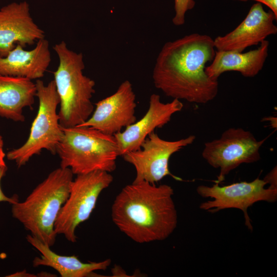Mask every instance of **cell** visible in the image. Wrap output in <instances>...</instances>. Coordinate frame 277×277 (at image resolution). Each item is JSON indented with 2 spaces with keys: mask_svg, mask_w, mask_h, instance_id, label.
Returning a JSON list of instances; mask_svg holds the SVG:
<instances>
[{
  "mask_svg": "<svg viewBox=\"0 0 277 277\" xmlns=\"http://www.w3.org/2000/svg\"><path fill=\"white\" fill-rule=\"evenodd\" d=\"M62 129L63 135L56 149L61 167L69 168L76 175L115 169L120 155L114 135L89 126Z\"/></svg>",
  "mask_w": 277,
  "mask_h": 277,
  "instance_id": "cell-5",
  "label": "cell"
},
{
  "mask_svg": "<svg viewBox=\"0 0 277 277\" xmlns=\"http://www.w3.org/2000/svg\"><path fill=\"white\" fill-rule=\"evenodd\" d=\"M241 2L253 1L256 3H260L269 7L274 14L277 16V0H234Z\"/></svg>",
  "mask_w": 277,
  "mask_h": 277,
  "instance_id": "cell-22",
  "label": "cell"
},
{
  "mask_svg": "<svg viewBox=\"0 0 277 277\" xmlns=\"http://www.w3.org/2000/svg\"><path fill=\"white\" fill-rule=\"evenodd\" d=\"M73 176L69 168L60 167L51 172L23 202L12 204L13 217L49 247L55 243V223L69 195Z\"/></svg>",
  "mask_w": 277,
  "mask_h": 277,
  "instance_id": "cell-3",
  "label": "cell"
},
{
  "mask_svg": "<svg viewBox=\"0 0 277 277\" xmlns=\"http://www.w3.org/2000/svg\"><path fill=\"white\" fill-rule=\"evenodd\" d=\"M27 241L41 253L35 257L33 266L50 267L57 271L62 277H86L96 274L94 271L105 270L110 266V259L98 262L84 263L75 255L65 256L53 252L50 247L46 245L35 236L27 235Z\"/></svg>",
  "mask_w": 277,
  "mask_h": 277,
  "instance_id": "cell-17",
  "label": "cell"
},
{
  "mask_svg": "<svg viewBox=\"0 0 277 277\" xmlns=\"http://www.w3.org/2000/svg\"><path fill=\"white\" fill-rule=\"evenodd\" d=\"M5 154L3 151V147H0V166H5L4 157Z\"/></svg>",
  "mask_w": 277,
  "mask_h": 277,
  "instance_id": "cell-23",
  "label": "cell"
},
{
  "mask_svg": "<svg viewBox=\"0 0 277 277\" xmlns=\"http://www.w3.org/2000/svg\"><path fill=\"white\" fill-rule=\"evenodd\" d=\"M215 49L210 36L197 33L166 42L153 69L154 86L173 99L196 104L213 100L218 93V80L210 78L205 68L212 61Z\"/></svg>",
  "mask_w": 277,
  "mask_h": 277,
  "instance_id": "cell-1",
  "label": "cell"
},
{
  "mask_svg": "<svg viewBox=\"0 0 277 277\" xmlns=\"http://www.w3.org/2000/svg\"><path fill=\"white\" fill-rule=\"evenodd\" d=\"M266 185L263 179L257 177L250 182H240L224 186L217 183L212 186L200 185L197 193L203 197L213 199L201 203L200 208L212 213L228 208L240 209L244 213L245 225L252 231L248 208L258 202L273 203L277 200V189L266 188Z\"/></svg>",
  "mask_w": 277,
  "mask_h": 277,
  "instance_id": "cell-9",
  "label": "cell"
},
{
  "mask_svg": "<svg viewBox=\"0 0 277 277\" xmlns=\"http://www.w3.org/2000/svg\"><path fill=\"white\" fill-rule=\"evenodd\" d=\"M53 49L59 61L53 80L60 100V124L63 127L78 126L94 111L91 98L95 83L83 73L85 66L82 53L70 49L65 41L56 44Z\"/></svg>",
  "mask_w": 277,
  "mask_h": 277,
  "instance_id": "cell-4",
  "label": "cell"
},
{
  "mask_svg": "<svg viewBox=\"0 0 277 277\" xmlns=\"http://www.w3.org/2000/svg\"><path fill=\"white\" fill-rule=\"evenodd\" d=\"M45 38V32L33 21L29 4L13 2L0 9V57L20 45L23 48Z\"/></svg>",
  "mask_w": 277,
  "mask_h": 277,
  "instance_id": "cell-13",
  "label": "cell"
},
{
  "mask_svg": "<svg viewBox=\"0 0 277 277\" xmlns=\"http://www.w3.org/2000/svg\"><path fill=\"white\" fill-rule=\"evenodd\" d=\"M266 140L258 141L248 130L230 128L219 138L205 143L203 157L211 166L220 169L215 183L223 182L230 172L240 165L259 161L260 149Z\"/></svg>",
  "mask_w": 277,
  "mask_h": 277,
  "instance_id": "cell-8",
  "label": "cell"
},
{
  "mask_svg": "<svg viewBox=\"0 0 277 277\" xmlns=\"http://www.w3.org/2000/svg\"><path fill=\"white\" fill-rule=\"evenodd\" d=\"M269 45V42L265 39L258 48L246 52L217 50L211 64L206 67L205 72L215 80L223 73L231 71L239 72L245 77H254L263 68Z\"/></svg>",
  "mask_w": 277,
  "mask_h": 277,
  "instance_id": "cell-16",
  "label": "cell"
},
{
  "mask_svg": "<svg viewBox=\"0 0 277 277\" xmlns=\"http://www.w3.org/2000/svg\"><path fill=\"white\" fill-rule=\"evenodd\" d=\"M36 93V84L32 80L0 74V116L23 122V110L32 107Z\"/></svg>",
  "mask_w": 277,
  "mask_h": 277,
  "instance_id": "cell-18",
  "label": "cell"
},
{
  "mask_svg": "<svg viewBox=\"0 0 277 277\" xmlns=\"http://www.w3.org/2000/svg\"><path fill=\"white\" fill-rule=\"evenodd\" d=\"M276 19L271 10L266 11L263 4L255 3L234 30L213 39L215 48L219 51L243 52L249 47L260 44L268 36L276 34L277 27L274 22Z\"/></svg>",
  "mask_w": 277,
  "mask_h": 277,
  "instance_id": "cell-12",
  "label": "cell"
},
{
  "mask_svg": "<svg viewBox=\"0 0 277 277\" xmlns=\"http://www.w3.org/2000/svg\"><path fill=\"white\" fill-rule=\"evenodd\" d=\"M173 193V188L167 184L132 182L125 186L113 201V222L136 243L164 240L177 224Z\"/></svg>",
  "mask_w": 277,
  "mask_h": 277,
  "instance_id": "cell-2",
  "label": "cell"
},
{
  "mask_svg": "<svg viewBox=\"0 0 277 277\" xmlns=\"http://www.w3.org/2000/svg\"><path fill=\"white\" fill-rule=\"evenodd\" d=\"M195 139V136L191 135L177 141H170L161 138L154 131L150 133L139 149L122 156L135 169L136 176L133 183L145 181L155 184L168 175L181 180L170 172L169 159L173 154L192 144Z\"/></svg>",
  "mask_w": 277,
  "mask_h": 277,
  "instance_id": "cell-10",
  "label": "cell"
},
{
  "mask_svg": "<svg viewBox=\"0 0 277 277\" xmlns=\"http://www.w3.org/2000/svg\"><path fill=\"white\" fill-rule=\"evenodd\" d=\"M195 5L194 0H174L175 14L172 20L173 24L176 26L184 25L186 12L192 9Z\"/></svg>",
  "mask_w": 277,
  "mask_h": 277,
  "instance_id": "cell-19",
  "label": "cell"
},
{
  "mask_svg": "<svg viewBox=\"0 0 277 277\" xmlns=\"http://www.w3.org/2000/svg\"><path fill=\"white\" fill-rule=\"evenodd\" d=\"M35 84L38 108L28 139L22 146L9 151L6 155L7 159L14 161L18 167L25 165L43 150L56 154L63 135L57 112L60 100L54 80L45 85L38 79Z\"/></svg>",
  "mask_w": 277,
  "mask_h": 277,
  "instance_id": "cell-6",
  "label": "cell"
},
{
  "mask_svg": "<svg viewBox=\"0 0 277 277\" xmlns=\"http://www.w3.org/2000/svg\"><path fill=\"white\" fill-rule=\"evenodd\" d=\"M7 170V167L6 165L0 166V202H6L13 204L19 201L18 196L16 195H14L11 197L6 196L2 191L1 186L2 179L5 175Z\"/></svg>",
  "mask_w": 277,
  "mask_h": 277,
  "instance_id": "cell-20",
  "label": "cell"
},
{
  "mask_svg": "<svg viewBox=\"0 0 277 277\" xmlns=\"http://www.w3.org/2000/svg\"><path fill=\"white\" fill-rule=\"evenodd\" d=\"M136 96L128 80L112 95L99 101L90 117L80 126H89L113 135L136 122Z\"/></svg>",
  "mask_w": 277,
  "mask_h": 277,
  "instance_id": "cell-11",
  "label": "cell"
},
{
  "mask_svg": "<svg viewBox=\"0 0 277 277\" xmlns=\"http://www.w3.org/2000/svg\"><path fill=\"white\" fill-rule=\"evenodd\" d=\"M3 141L2 136L0 135V147H3Z\"/></svg>",
  "mask_w": 277,
  "mask_h": 277,
  "instance_id": "cell-24",
  "label": "cell"
},
{
  "mask_svg": "<svg viewBox=\"0 0 277 277\" xmlns=\"http://www.w3.org/2000/svg\"><path fill=\"white\" fill-rule=\"evenodd\" d=\"M76 175L54 225L56 234L64 235L72 243L76 242V228L90 217L100 194L113 180L109 172L104 171Z\"/></svg>",
  "mask_w": 277,
  "mask_h": 277,
  "instance_id": "cell-7",
  "label": "cell"
},
{
  "mask_svg": "<svg viewBox=\"0 0 277 277\" xmlns=\"http://www.w3.org/2000/svg\"><path fill=\"white\" fill-rule=\"evenodd\" d=\"M51 61L49 42L39 40L31 50L16 45L5 57H0V74L38 80L43 77Z\"/></svg>",
  "mask_w": 277,
  "mask_h": 277,
  "instance_id": "cell-15",
  "label": "cell"
},
{
  "mask_svg": "<svg viewBox=\"0 0 277 277\" xmlns=\"http://www.w3.org/2000/svg\"><path fill=\"white\" fill-rule=\"evenodd\" d=\"M276 167L272 169L263 179L267 184H270L269 187L273 189H277V175Z\"/></svg>",
  "mask_w": 277,
  "mask_h": 277,
  "instance_id": "cell-21",
  "label": "cell"
},
{
  "mask_svg": "<svg viewBox=\"0 0 277 277\" xmlns=\"http://www.w3.org/2000/svg\"><path fill=\"white\" fill-rule=\"evenodd\" d=\"M183 106L178 99L164 103L159 95L151 94L148 109L144 116L126 127L123 131L113 135L117 144L120 156L139 149L150 133L155 128H161L168 123L172 116L181 111Z\"/></svg>",
  "mask_w": 277,
  "mask_h": 277,
  "instance_id": "cell-14",
  "label": "cell"
}]
</instances>
